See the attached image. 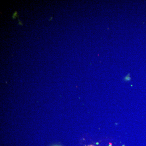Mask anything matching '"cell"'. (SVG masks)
Here are the masks:
<instances>
[{
	"instance_id": "obj_1",
	"label": "cell",
	"mask_w": 146,
	"mask_h": 146,
	"mask_svg": "<svg viewBox=\"0 0 146 146\" xmlns=\"http://www.w3.org/2000/svg\"><path fill=\"white\" fill-rule=\"evenodd\" d=\"M94 146L91 145V146Z\"/></svg>"
}]
</instances>
